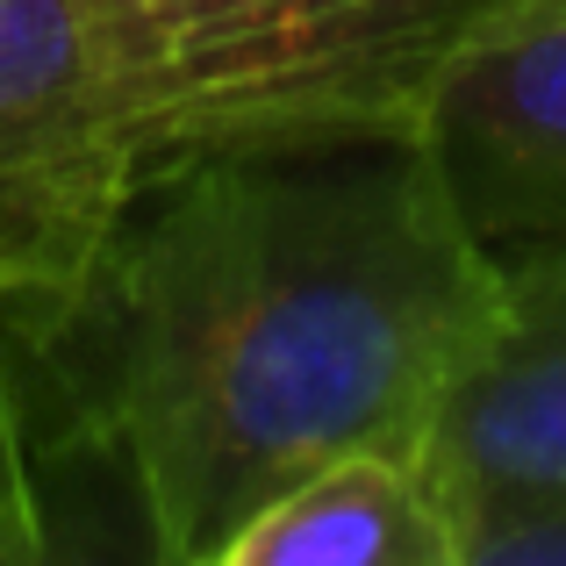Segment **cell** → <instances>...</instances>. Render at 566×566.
Returning <instances> with one entry per match:
<instances>
[{
	"label": "cell",
	"instance_id": "1",
	"mask_svg": "<svg viewBox=\"0 0 566 566\" xmlns=\"http://www.w3.org/2000/svg\"><path fill=\"white\" fill-rule=\"evenodd\" d=\"M502 259L409 137L201 151L151 172L36 359L115 459L166 566H216L287 481L423 452Z\"/></svg>",
	"mask_w": 566,
	"mask_h": 566
},
{
	"label": "cell",
	"instance_id": "2",
	"mask_svg": "<svg viewBox=\"0 0 566 566\" xmlns=\"http://www.w3.org/2000/svg\"><path fill=\"white\" fill-rule=\"evenodd\" d=\"M495 0H101L151 172L201 151L416 144Z\"/></svg>",
	"mask_w": 566,
	"mask_h": 566
},
{
	"label": "cell",
	"instance_id": "4",
	"mask_svg": "<svg viewBox=\"0 0 566 566\" xmlns=\"http://www.w3.org/2000/svg\"><path fill=\"white\" fill-rule=\"evenodd\" d=\"M423 459L459 566H566V230L502 251L495 323Z\"/></svg>",
	"mask_w": 566,
	"mask_h": 566
},
{
	"label": "cell",
	"instance_id": "5",
	"mask_svg": "<svg viewBox=\"0 0 566 566\" xmlns=\"http://www.w3.org/2000/svg\"><path fill=\"white\" fill-rule=\"evenodd\" d=\"M452 208L488 251L566 230V0H495L416 123Z\"/></svg>",
	"mask_w": 566,
	"mask_h": 566
},
{
	"label": "cell",
	"instance_id": "3",
	"mask_svg": "<svg viewBox=\"0 0 566 566\" xmlns=\"http://www.w3.org/2000/svg\"><path fill=\"white\" fill-rule=\"evenodd\" d=\"M151 180L101 0H0V316L29 345L80 308Z\"/></svg>",
	"mask_w": 566,
	"mask_h": 566
},
{
	"label": "cell",
	"instance_id": "7",
	"mask_svg": "<svg viewBox=\"0 0 566 566\" xmlns=\"http://www.w3.org/2000/svg\"><path fill=\"white\" fill-rule=\"evenodd\" d=\"M8 331V316H0ZM51 553L43 531V495H36V438H29V401L8 366V337H0V566H29Z\"/></svg>",
	"mask_w": 566,
	"mask_h": 566
},
{
	"label": "cell",
	"instance_id": "6",
	"mask_svg": "<svg viewBox=\"0 0 566 566\" xmlns=\"http://www.w3.org/2000/svg\"><path fill=\"white\" fill-rule=\"evenodd\" d=\"M216 566H459L452 510L416 444H359L287 481Z\"/></svg>",
	"mask_w": 566,
	"mask_h": 566
}]
</instances>
